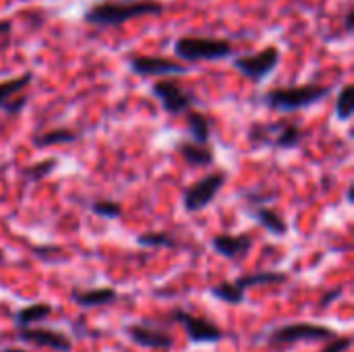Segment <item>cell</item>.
<instances>
[{
  "mask_svg": "<svg viewBox=\"0 0 354 352\" xmlns=\"http://www.w3.org/2000/svg\"><path fill=\"white\" fill-rule=\"evenodd\" d=\"M54 307L50 303H33V305H27L23 309H19L15 313V328L17 330H23V328H31L33 324L37 322H44L52 315Z\"/></svg>",
  "mask_w": 354,
  "mask_h": 352,
  "instance_id": "18",
  "label": "cell"
},
{
  "mask_svg": "<svg viewBox=\"0 0 354 352\" xmlns=\"http://www.w3.org/2000/svg\"><path fill=\"white\" fill-rule=\"evenodd\" d=\"M89 210L104 220H118L122 216V205L112 199H93L89 203Z\"/></svg>",
  "mask_w": 354,
  "mask_h": 352,
  "instance_id": "25",
  "label": "cell"
},
{
  "mask_svg": "<svg viewBox=\"0 0 354 352\" xmlns=\"http://www.w3.org/2000/svg\"><path fill=\"white\" fill-rule=\"evenodd\" d=\"M338 334L332 328L326 326H317V324H286L280 326L278 330H274L268 336V344L272 346H286V344H295L301 340H332Z\"/></svg>",
  "mask_w": 354,
  "mask_h": 352,
  "instance_id": "8",
  "label": "cell"
},
{
  "mask_svg": "<svg viewBox=\"0 0 354 352\" xmlns=\"http://www.w3.org/2000/svg\"><path fill=\"white\" fill-rule=\"evenodd\" d=\"M31 81H33L31 71L2 81L0 83V110L12 116L21 114L27 106V95H19V93H23V89H27Z\"/></svg>",
  "mask_w": 354,
  "mask_h": 352,
  "instance_id": "11",
  "label": "cell"
},
{
  "mask_svg": "<svg viewBox=\"0 0 354 352\" xmlns=\"http://www.w3.org/2000/svg\"><path fill=\"white\" fill-rule=\"evenodd\" d=\"M253 218H255L268 232H272V234H276V237H284V234L288 232L286 220H284L276 210H272V207H255V210H253Z\"/></svg>",
  "mask_w": 354,
  "mask_h": 352,
  "instance_id": "21",
  "label": "cell"
},
{
  "mask_svg": "<svg viewBox=\"0 0 354 352\" xmlns=\"http://www.w3.org/2000/svg\"><path fill=\"white\" fill-rule=\"evenodd\" d=\"M247 137L255 149H297L303 143L305 133L299 122L290 118H280L272 122H253L247 131Z\"/></svg>",
  "mask_w": 354,
  "mask_h": 352,
  "instance_id": "3",
  "label": "cell"
},
{
  "mask_svg": "<svg viewBox=\"0 0 354 352\" xmlns=\"http://www.w3.org/2000/svg\"><path fill=\"white\" fill-rule=\"evenodd\" d=\"M340 295H342V288H336V290H330V293H328V295H326V297H324V299L319 301V307H322V309H326V307H330V303H332L334 299H338Z\"/></svg>",
  "mask_w": 354,
  "mask_h": 352,
  "instance_id": "27",
  "label": "cell"
},
{
  "mask_svg": "<svg viewBox=\"0 0 354 352\" xmlns=\"http://www.w3.org/2000/svg\"><path fill=\"white\" fill-rule=\"evenodd\" d=\"M336 118L338 120H351L354 114V85L346 83L340 91H338V98H336Z\"/></svg>",
  "mask_w": 354,
  "mask_h": 352,
  "instance_id": "23",
  "label": "cell"
},
{
  "mask_svg": "<svg viewBox=\"0 0 354 352\" xmlns=\"http://www.w3.org/2000/svg\"><path fill=\"white\" fill-rule=\"evenodd\" d=\"M151 93L160 100L162 108L170 114V116H180L187 110H191L193 104L199 102V98L195 95V91L187 89L178 79L168 77V79H158L151 85Z\"/></svg>",
  "mask_w": 354,
  "mask_h": 352,
  "instance_id": "5",
  "label": "cell"
},
{
  "mask_svg": "<svg viewBox=\"0 0 354 352\" xmlns=\"http://www.w3.org/2000/svg\"><path fill=\"white\" fill-rule=\"evenodd\" d=\"M185 116H187V127H189L191 141H195V143H209L212 127H214L212 118L205 116L199 110H187Z\"/></svg>",
  "mask_w": 354,
  "mask_h": 352,
  "instance_id": "17",
  "label": "cell"
},
{
  "mask_svg": "<svg viewBox=\"0 0 354 352\" xmlns=\"http://www.w3.org/2000/svg\"><path fill=\"white\" fill-rule=\"evenodd\" d=\"M0 352H27V351H23V349H2Z\"/></svg>",
  "mask_w": 354,
  "mask_h": 352,
  "instance_id": "31",
  "label": "cell"
},
{
  "mask_svg": "<svg viewBox=\"0 0 354 352\" xmlns=\"http://www.w3.org/2000/svg\"><path fill=\"white\" fill-rule=\"evenodd\" d=\"M71 299L83 307V309H93V307H104V305H112L118 301V293L114 288H89V290H73Z\"/></svg>",
  "mask_w": 354,
  "mask_h": 352,
  "instance_id": "16",
  "label": "cell"
},
{
  "mask_svg": "<svg viewBox=\"0 0 354 352\" xmlns=\"http://www.w3.org/2000/svg\"><path fill=\"white\" fill-rule=\"evenodd\" d=\"M137 243L141 247H149V249H156V247H168V249L178 247L176 239L172 234H168V232H143V234L137 237Z\"/></svg>",
  "mask_w": 354,
  "mask_h": 352,
  "instance_id": "26",
  "label": "cell"
},
{
  "mask_svg": "<svg viewBox=\"0 0 354 352\" xmlns=\"http://www.w3.org/2000/svg\"><path fill=\"white\" fill-rule=\"evenodd\" d=\"M332 93L330 85L322 83H305V85H295V87H276L263 93L261 102L276 112L290 114L305 110L322 100H326Z\"/></svg>",
  "mask_w": 354,
  "mask_h": 352,
  "instance_id": "2",
  "label": "cell"
},
{
  "mask_svg": "<svg viewBox=\"0 0 354 352\" xmlns=\"http://www.w3.org/2000/svg\"><path fill=\"white\" fill-rule=\"evenodd\" d=\"M162 12L164 4L160 0H108L89 6L83 12V21L97 27H120L133 19Z\"/></svg>",
  "mask_w": 354,
  "mask_h": 352,
  "instance_id": "1",
  "label": "cell"
},
{
  "mask_svg": "<svg viewBox=\"0 0 354 352\" xmlns=\"http://www.w3.org/2000/svg\"><path fill=\"white\" fill-rule=\"evenodd\" d=\"M10 27H12V23H10V21L0 19V35H6V33L10 31Z\"/></svg>",
  "mask_w": 354,
  "mask_h": 352,
  "instance_id": "29",
  "label": "cell"
},
{
  "mask_svg": "<svg viewBox=\"0 0 354 352\" xmlns=\"http://www.w3.org/2000/svg\"><path fill=\"white\" fill-rule=\"evenodd\" d=\"M17 338L21 342H29L35 346H44V349H52L56 352H71L73 351V340L58 332V330H48V328H23L19 330Z\"/></svg>",
  "mask_w": 354,
  "mask_h": 352,
  "instance_id": "12",
  "label": "cell"
},
{
  "mask_svg": "<svg viewBox=\"0 0 354 352\" xmlns=\"http://www.w3.org/2000/svg\"><path fill=\"white\" fill-rule=\"evenodd\" d=\"M79 133L73 131V129H52V131H46V133H39L35 135L31 141L37 149H46V147H52V145H64V143H75L79 141Z\"/></svg>",
  "mask_w": 354,
  "mask_h": 352,
  "instance_id": "20",
  "label": "cell"
},
{
  "mask_svg": "<svg viewBox=\"0 0 354 352\" xmlns=\"http://www.w3.org/2000/svg\"><path fill=\"white\" fill-rule=\"evenodd\" d=\"M212 297H216L218 301H224L228 305H241L245 301V290H241L234 282H220L216 286H212Z\"/></svg>",
  "mask_w": 354,
  "mask_h": 352,
  "instance_id": "24",
  "label": "cell"
},
{
  "mask_svg": "<svg viewBox=\"0 0 354 352\" xmlns=\"http://www.w3.org/2000/svg\"><path fill=\"white\" fill-rule=\"evenodd\" d=\"M176 151L193 168H209L216 162V154L209 143L180 141V143H176Z\"/></svg>",
  "mask_w": 354,
  "mask_h": 352,
  "instance_id": "15",
  "label": "cell"
},
{
  "mask_svg": "<svg viewBox=\"0 0 354 352\" xmlns=\"http://www.w3.org/2000/svg\"><path fill=\"white\" fill-rule=\"evenodd\" d=\"M0 259H2V255H0Z\"/></svg>",
  "mask_w": 354,
  "mask_h": 352,
  "instance_id": "32",
  "label": "cell"
},
{
  "mask_svg": "<svg viewBox=\"0 0 354 352\" xmlns=\"http://www.w3.org/2000/svg\"><path fill=\"white\" fill-rule=\"evenodd\" d=\"M241 290H249L253 286H274V284H284L288 282V274L284 272H255V274H247V276H241L236 280H232Z\"/></svg>",
  "mask_w": 354,
  "mask_h": 352,
  "instance_id": "19",
  "label": "cell"
},
{
  "mask_svg": "<svg viewBox=\"0 0 354 352\" xmlns=\"http://www.w3.org/2000/svg\"><path fill=\"white\" fill-rule=\"evenodd\" d=\"M228 174L226 172H209L203 178H199L195 185L187 187L183 191V207L187 214H197L203 212L205 207L212 205V201L218 197L222 187L226 185Z\"/></svg>",
  "mask_w": 354,
  "mask_h": 352,
  "instance_id": "6",
  "label": "cell"
},
{
  "mask_svg": "<svg viewBox=\"0 0 354 352\" xmlns=\"http://www.w3.org/2000/svg\"><path fill=\"white\" fill-rule=\"evenodd\" d=\"M212 247L218 255L226 259H243L253 249V237L243 234H216L212 239Z\"/></svg>",
  "mask_w": 354,
  "mask_h": 352,
  "instance_id": "13",
  "label": "cell"
},
{
  "mask_svg": "<svg viewBox=\"0 0 354 352\" xmlns=\"http://www.w3.org/2000/svg\"><path fill=\"white\" fill-rule=\"evenodd\" d=\"M278 64H280V48L278 46H266L255 54L232 58V66L253 83L266 81L278 68Z\"/></svg>",
  "mask_w": 354,
  "mask_h": 352,
  "instance_id": "7",
  "label": "cell"
},
{
  "mask_svg": "<svg viewBox=\"0 0 354 352\" xmlns=\"http://www.w3.org/2000/svg\"><path fill=\"white\" fill-rule=\"evenodd\" d=\"M344 29H346V33H353L354 31V8L353 6L346 10V17H344Z\"/></svg>",
  "mask_w": 354,
  "mask_h": 352,
  "instance_id": "28",
  "label": "cell"
},
{
  "mask_svg": "<svg viewBox=\"0 0 354 352\" xmlns=\"http://www.w3.org/2000/svg\"><path fill=\"white\" fill-rule=\"evenodd\" d=\"M170 319L185 328L191 342H218L224 336V332L214 322H209L205 317H197L193 313H187L185 309L172 311Z\"/></svg>",
  "mask_w": 354,
  "mask_h": 352,
  "instance_id": "10",
  "label": "cell"
},
{
  "mask_svg": "<svg viewBox=\"0 0 354 352\" xmlns=\"http://www.w3.org/2000/svg\"><path fill=\"white\" fill-rule=\"evenodd\" d=\"M131 71L139 77H180L187 75L189 68L172 58L164 56H143V54H133L127 58Z\"/></svg>",
  "mask_w": 354,
  "mask_h": 352,
  "instance_id": "9",
  "label": "cell"
},
{
  "mask_svg": "<svg viewBox=\"0 0 354 352\" xmlns=\"http://www.w3.org/2000/svg\"><path fill=\"white\" fill-rule=\"evenodd\" d=\"M346 201L353 203V185H348V189H346Z\"/></svg>",
  "mask_w": 354,
  "mask_h": 352,
  "instance_id": "30",
  "label": "cell"
},
{
  "mask_svg": "<svg viewBox=\"0 0 354 352\" xmlns=\"http://www.w3.org/2000/svg\"><path fill=\"white\" fill-rule=\"evenodd\" d=\"M172 50L178 58L187 62H216L230 58L234 54V46L228 39L218 37H195V35H183L174 39Z\"/></svg>",
  "mask_w": 354,
  "mask_h": 352,
  "instance_id": "4",
  "label": "cell"
},
{
  "mask_svg": "<svg viewBox=\"0 0 354 352\" xmlns=\"http://www.w3.org/2000/svg\"><path fill=\"white\" fill-rule=\"evenodd\" d=\"M58 168V160L56 158H48V160H39L31 166H25L21 170V176L27 180V183H41L46 180L54 170Z\"/></svg>",
  "mask_w": 354,
  "mask_h": 352,
  "instance_id": "22",
  "label": "cell"
},
{
  "mask_svg": "<svg viewBox=\"0 0 354 352\" xmlns=\"http://www.w3.org/2000/svg\"><path fill=\"white\" fill-rule=\"evenodd\" d=\"M124 332L139 346L156 349V351H168V349H172V336L168 332H164V330L149 328V326H143V324H131V326L124 328Z\"/></svg>",
  "mask_w": 354,
  "mask_h": 352,
  "instance_id": "14",
  "label": "cell"
}]
</instances>
